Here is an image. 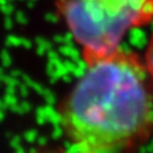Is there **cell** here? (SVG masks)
Listing matches in <instances>:
<instances>
[{
    "mask_svg": "<svg viewBox=\"0 0 153 153\" xmlns=\"http://www.w3.org/2000/svg\"><path fill=\"white\" fill-rule=\"evenodd\" d=\"M71 146L88 153H134L153 130V89L143 62L121 48L87 62L59 107Z\"/></svg>",
    "mask_w": 153,
    "mask_h": 153,
    "instance_id": "cell-1",
    "label": "cell"
},
{
    "mask_svg": "<svg viewBox=\"0 0 153 153\" xmlns=\"http://www.w3.org/2000/svg\"><path fill=\"white\" fill-rule=\"evenodd\" d=\"M58 5L86 63L118 51L128 30L153 18V0H60Z\"/></svg>",
    "mask_w": 153,
    "mask_h": 153,
    "instance_id": "cell-2",
    "label": "cell"
},
{
    "mask_svg": "<svg viewBox=\"0 0 153 153\" xmlns=\"http://www.w3.org/2000/svg\"><path fill=\"white\" fill-rule=\"evenodd\" d=\"M143 65L146 68V71H147L148 76L153 80V35L151 36L148 45H147V48H146Z\"/></svg>",
    "mask_w": 153,
    "mask_h": 153,
    "instance_id": "cell-3",
    "label": "cell"
},
{
    "mask_svg": "<svg viewBox=\"0 0 153 153\" xmlns=\"http://www.w3.org/2000/svg\"><path fill=\"white\" fill-rule=\"evenodd\" d=\"M40 153H88V152L71 146L70 148H66V149H50V151H42Z\"/></svg>",
    "mask_w": 153,
    "mask_h": 153,
    "instance_id": "cell-4",
    "label": "cell"
}]
</instances>
